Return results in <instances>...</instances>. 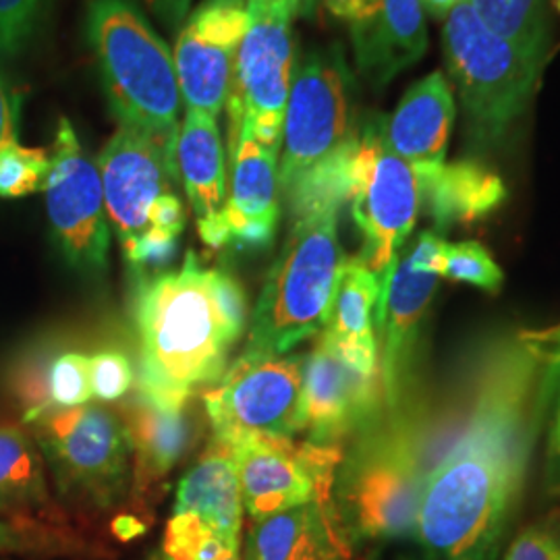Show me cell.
Masks as SVG:
<instances>
[{"mask_svg": "<svg viewBox=\"0 0 560 560\" xmlns=\"http://www.w3.org/2000/svg\"><path fill=\"white\" fill-rule=\"evenodd\" d=\"M96 166L108 224L120 249L145 237H164L152 233V214L159 201L173 194V180L179 179L177 161L148 136L119 127L102 148Z\"/></svg>", "mask_w": 560, "mask_h": 560, "instance_id": "15", "label": "cell"}, {"mask_svg": "<svg viewBox=\"0 0 560 560\" xmlns=\"http://www.w3.org/2000/svg\"><path fill=\"white\" fill-rule=\"evenodd\" d=\"M208 287L221 320L224 339L233 347L240 342L247 324V298L237 280L222 270H208Z\"/></svg>", "mask_w": 560, "mask_h": 560, "instance_id": "34", "label": "cell"}, {"mask_svg": "<svg viewBox=\"0 0 560 560\" xmlns=\"http://www.w3.org/2000/svg\"><path fill=\"white\" fill-rule=\"evenodd\" d=\"M358 129L355 78L342 48L332 44L312 50L295 67L289 92L280 145V191L335 154Z\"/></svg>", "mask_w": 560, "mask_h": 560, "instance_id": "10", "label": "cell"}, {"mask_svg": "<svg viewBox=\"0 0 560 560\" xmlns=\"http://www.w3.org/2000/svg\"><path fill=\"white\" fill-rule=\"evenodd\" d=\"M27 425L65 506L96 517L129 499L133 448L119 413L88 402Z\"/></svg>", "mask_w": 560, "mask_h": 560, "instance_id": "7", "label": "cell"}, {"mask_svg": "<svg viewBox=\"0 0 560 560\" xmlns=\"http://www.w3.org/2000/svg\"><path fill=\"white\" fill-rule=\"evenodd\" d=\"M320 2H324V7L328 9L330 15H335L337 20L347 21V23L358 20L361 11L368 4V0H320Z\"/></svg>", "mask_w": 560, "mask_h": 560, "instance_id": "40", "label": "cell"}, {"mask_svg": "<svg viewBox=\"0 0 560 560\" xmlns=\"http://www.w3.org/2000/svg\"><path fill=\"white\" fill-rule=\"evenodd\" d=\"M241 499L249 520H266L316 499H328L339 446L252 436L233 442Z\"/></svg>", "mask_w": 560, "mask_h": 560, "instance_id": "14", "label": "cell"}, {"mask_svg": "<svg viewBox=\"0 0 560 560\" xmlns=\"http://www.w3.org/2000/svg\"><path fill=\"white\" fill-rule=\"evenodd\" d=\"M337 221L335 212L293 221L264 282L243 355H287L326 328L347 260Z\"/></svg>", "mask_w": 560, "mask_h": 560, "instance_id": "5", "label": "cell"}, {"mask_svg": "<svg viewBox=\"0 0 560 560\" xmlns=\"http://www.w3.org/2000/svg\"><path fill=\"white\" fill-rule=\"evenodd\" d=\"M421 467L413 420H388L355 439L340 455L328 511L349 550L416 538Z\"/></svg>", "mask_w": 560, "mask_h": 560, "instance_id": "3", "label": "cell"}, {"mask_svg": "<svg viewBox=\"0 0 560 560\" xmlns=\"http://www.w3.org/2000/svg\"><path fill=\"white\" fill-rule=\"evenodd\" d=\"M229 159V194L222 212L226 245L235 252L268 249L280 221L279 152L241 133Z\"/></svg>", "mask_w": 560, "mask_h": 560, "instance_id": "18", "label": "cell"}, {"mask_svg": "<svg viewBox=\"0 0 560 560\" xmlns=\"http://www.w3.org/2000/svg\"><path fill=\"white\" fill-rule=\"evenodd\" d=\"M349 203L363 240L360 258L382 280L413 233L421 212L418 173L388 145L386 117L382 115L360 122Z\"/></svg>", "mask_w": 560, "mask_h": 560, "instance_id": "9", "label": "cell"}, {"mask_svg": "<svg viewBox=\"0 0 560 560\" xmlns=\"http://www.w3.org/2000/svg\"><path fill=\"white\" fill-rule=\"evenodd\" d=\"M455 115L453 85L442 71H434L413 83L386 119L388 145L416 171L439 166L446 162Z\"/></svg>", "mask_w": 560, "mask_h": 560, "instance_id": "22", "label": "cell"}, {"mask_svg": "<svg viewBox=\"0 0 560 560\" xmlns=\"http://www.w3.org/2000/svg\"><path fill=\"white\" fill-rule=\"evenodd\" d=\"M349 27L358 71L376 90L416 65L428 48L421 0H368Z\"/></svg>", "mask_w": 560, "mask_h": 560, "instance_id": "19", "label": "cell"}, {"mask_svg": "<svg viewBox=\"0 0 560 560\" xmlns=\"http://www.w3.org/2000/svg\"><path fill=\"white\" fill-rule=\"evenodd\" d=\"M303 355H241L221 381L203 393L214 439L233 442L303 432Z\"/></svg>", "mask_w": 560, "mask_h": 560, "instance_id": "12", "label": "cell"}, {"mask_svg": "<svg viewBox=\"0 0 560 560\" xmlns=\"http://www.w3.org/2000/svg\"><path fill=\"white\" fill-rule=\"evenodd\" d=\"M501 560H560V521L541 520L525 525L504 546Z\"/></svg>", "mask_w": 560, "mask_h": 560, "instance_id": "36", "label": "cell"}, {"mask_svg": "<svg viewBox=\"0 0 560 560\" xmlns=\"http://www.w3.org/2000/svg\"><path fill=\"white\" fill-rule=\"evenodd\" d=\"M136 324L141 342L136 393L164 405H189L198 388L221 381L231 345L212 303L208 270L194 252L179 270L140 280Z\"/></svg>", "mask_w": 560, "mask_h": 560, "instance_id": "2", "label": "cell"}, {"mask_svg": "<svg viewBox=\"0 0 560 560\" xmlns=\"http://www.w3.org/2000/svg\"><path fill=\"white\" fill-rule=\"evenodd\" d=\"M442 52L474 150L499 148L527 113L544 67L492 32L469 2L444 18Z\"/></svg>", "mask_w": 560, "mask_h": 560, "instance_id": "6", "label": "cell"}, {"mask_svg": "<svg viewBox=\"0 0 560 560\" xmlns=\"http://www.w3.org/2000/svg\"><path fill=\"white\" fill-rule=\"evenodd\" d=\"M548 365L523 337L483 363L457 441L423 480L416 540L432 560H501L520 517Z\"/></svg>", "mask_w": 560, "mask_h": 560, "instance_id": "1", "label": "cell"}, {"mask_svg": "<svg viewBox=\"0 0 560 560\" xmlns=\"http://www.w3.org/2000/svg\"><path fill=\"white\" fill-rule=\"evenodd\" d=\"M291 11L249 15L226 94L229 150L241 133L280 152L291 83L295 75V36Z\"/></svg>", "mask_w": 560, "mask_h": 560, "instance_id": "11", "label": "cell"}, {"mask_svg": "<svg viewBox=\"0 0 560 560\" xmlns=\"http://www.w3.org/2000/svg\"><path fill=\"white\" fill-rule=\"evenodd\" d=\"M441 279L463 282L497 295L504 284V272L480 241H459L446 243L444 247Z\"/></svg>", "mask_w": 560, "mask_h": 560, "instance_id": "31", "label": "cell"}, {"mask_svg": "<svg viewBox=\"0 0 560 560\" xmlns=\"http://www.w3.org/2000/svg\"><path fill=\"white\" fill-rule=\"evenodd\" d=\"M13 388L25 425L52 411L83 407L94 397L90 355L80 351L34 353L18 368Z\"/></svg>", "mask_w": 560, "mask_h": 560, "instance_id": "28", "label": "cell"}, {"mask_svg": "<svg viewBox=\"0 0 560 560\" xmlns=\"http://www.w3.org/2000/svg\"><path fill=\"white\" fill-rule=\"evenodd\" d=\"M548 0H469L480 20L520 52L544 67L548 52Z\"/></svg>", "mask_w": 560, "mask_h": 560, "instance_id": "29", "label": "cell"}, {"mask_svg": "<svg viewBox=\"0 0 560 560\" xmlns=\"http://www.w3.org/2000/svg\"><path fill=\"white\" fill-rule=\"evenodd\" d=\"M243 499L231 444L214 439L198 463L180 478L173 515H191L212 534L241 550Z\"/></svg>", "mask_w": 560, "mask_h": 560, "instance_id": "24", "label": "cell"}, {"mask_svg": "<svg viewBox=\"0 0 560 560\" xmlns=\"http://www.w3.org/2000/svg\"><path fill=\"white\" fill-rule=\"evenodd\" d=\"M550 490L560 497V416L550 436Z\"/></svg>", "mask_w": 560, "mask_h": 560, "instance_id": "42", "label": "cell"}, {"mask_svg": "<svg viewBox=\"0 0 560 560\" xmlns=\"http://www.w3.org/2000/svg\"><path fill=\"white\" fill-rule=\"evenodd\" d=\"M416 173L420 179L421 210L441 235L453 226L483 221L509 196L501 175L474 159L442 162Z\"/></svg>", "mask_w": 560, "mask_h": 560, "instance_id": "23", "label": "cell"}, {"mask_svg": "<svg viewBox=\"0 0 560 560\" xmlns=\"http://www.w3.org/2000/svg\"><path fill=\"white\" fill-rule=\"evenodd\" d=\"M21 102L20 92L0 71V148L20 141Z\"/></svg>", "mask_w": 560, "mask_h": 560, "instance_id": "37", "label": "cell"}, {"mask_svg": "<svg viewBox=\"0 0 560 560\" xmlns=\"http://www.w3.org/2000/svg\"><path fill=\"white\" fill-rule=\"evenodd\" d=\"M527 339L532 340V342L538 347V351H540L541 355H544L546 365H548V378H550V384L560 382V326L559 328H555V330H548V332L529 335ZM559 416L560 397L559 413H557V418H559Z\"/></svg>", "mask_w": 560, "mask_h": 560, "instance_id": "38", "label": "cell"}, {"mask_svg": "<svg viewBox=\"0 0 560 560\" xmlns=\"http://www.w3.org/2000/svg\"><path fill=\"white\" fill-rule=\"evenodd\" d=\"M145 2L171 27L180 25L187 20L189 7H191V0H145Z\"/></svg>", "mask_w": 560, "mask_h": 560, "instance_id": "39", "label": "cell"}, {"mask_svg": "<svg viewBox=\"0 0 560 560\" xmlns=\"http://www.w3.org/2000/svg\"><path fill=\"white\" fill-rule=\"evenodd\" d=\"M133 448L131 497L138 506L154 494L198 439L189 405H164L140 393L120 409Z\"/></svg>", "mask_w": 560, "mask_h": 560, "instance_id": "20", "label": "cell"}, {"mask_svg": "<svg viewBox=\"0 0 560 560\" xmlns=\"http://www.w3.org/2000/svg\"><path fill=\"white\" fill-rule=\"evenodd\" d=\"M463 2H469V0H421L423 9L430 11L434 18H446L455 7H459Z\"/></svg>", "mask_w": 560, "mask_h": 560, "instance_id": "44", "label": "cell"}, {"mask_svg": "<svg viewBox=\"0 0 560 560\" xmlns=\"http://www.w3.org/2000/svg\"><path fill=\"white\" fill-rule=\"evenodd\" d=\"M217 560H243L241 559V552H226V555H222L221 559Z\"/></svg>", "mask_w": 560, "mask_h": 560, "instance_id": "46", "label": "cell"}, {"mask_svg": "<svg viewBox=\"0 0 560 560\" xmlns=\"http://www.w3.org/2000/svg\"><path fill=\"white\" fill-rule=\"evenodd\" d=\"M0 517L65 525L52 499L40 448L20 425H0Z\"/></svg>", "mask_w": 560, "mask_h": 560, "instance_id": "27", "label": "cell"}, {"mask_svg": "<svg viewBox=\"0 0 560 560\" xmlns=\"http://www.w3.org/2000/svg\"><path fill=\"white\" fill-rule=\"evenodd\" d=\"M381 279L358 258H347L340 270L332 310L322 330L340 355L363 374L381 376V349L374 318L381 303Z\"/></svg>", "mask_w": 560, "mask_h": 560, "instance_id": "26", "label": "cell"}, {"mask_svg": "<svg viewBox=\"0 0 560 560\" xmlns=\"http://www.w3.org/2000/svg\"><path fill=\"white\" fill-rule=\"evenodd\" d=\"M446 241L439 231H423L411 247L400 249L386 277L376 320L381 326V382L388 420L413 418L421 332L441 280Z\"/></svg>", "mask_w": 560, "mask_h": 560, "instance_id": "8", "label": "cell"}, {"mask_svg": "<svg viewBox=\"0 0 560 560\" xmlns=\"http://www.w3.org/2000/svg\"><path fill=\"white\" fill-rule=\"evenodd\" d=\"M46 214L62 258L83 275H101L108 264L110 224L101 173L83 152L71 120L55 131L50 171L44 185Z\"/></svg>", "mask_w": 560, "mask_h": 560, "instance_id": "13", "label": "cell"}, {"mask_svg": "<svg viewBox=\"0 0 560 560\" xmlns=\"http://www.w3.org/2000/svg\"><path fill=\"white\" fill-rule=\"evenodd\" d=\"M143 529L145 525L136 515H119L113 521V532L115 536H119L120 540H133L143 534Z\"/></svg>", "mask_w": 560, "mask_h": 560, "instance_id": "43", "label": "cell"}, {"mask_svg": "<svg viewBox=\"0 0 560 560\" xmlns=\"http://www.w3.org/2000/svg\"><path fill=\"white\" fill-rule=\"evenodd\" d=\"M177 177L194 208L201 241L212 247H226L222 212L229 194L219 119L185 110L177 136Z\"/></svg>", "mask_w": 560, "mask_h": 560, "instance_id": "21", "label": "cell"}, {"mask_svg": "<svg viewBox=\"0 0 560 560\" xmlns=\"http://www.w3.org/2000/svg\"><path fill=\"white\" fill-rule=\"evenodd\" d=\"M247 27L245 0H203L187 15L173 57L185 110L219 119Z\"/></svg>", "mask_w": 560, "mask_h": 560, "instance_id": "17", "label": "cell"}, {"mask_svg": "<svg viewBox=\"0 0 560 560\" xmlns=\"http://www.w3.org/2000/svg\"><path fill=\"white\" fill-rule=\"evenodd\" d=\"M85 30L119 127L148 136L177 161L183 101L168 46L133 0H90Z\"/></svg>", "mask_w": 560, "mask_h": 560, "instance_id": "4", "label": "cell"}, {"mask_svg": "<svg viewBox=\"0 0 560 560\" xmlns=\"http://www.w3.org/2000/svg\"><path fill=\"white\" fill-rule=\"evenodd\" d=\"M145 560H171L168 559V557H166V555H164V552H154V555H150V557H148V559Z\"/></svg>", "mask_w": 560, "mask_h": 560, "instance_id": "47", "label": "cell"}, {"mask_svg": "<svg viewBox=\"0 0 560 560\" xmlns=\"http://www.w3.org/2000/svg\"><path fill=\"white\" fill-rule=\"evenodd\" d=\"M381 376L363 374L324 332L303 363V432L318 446L358 439L382 421Z\"/></svg>", "mask_w": 560, "mask_h": 560, "instance_id": "16", "label": "cell"}, {"mask_svg": "<svg viewBox=\"0 0 560 560\" xmlns=\"http://www.w3.org/2000/svg\"><path fill=\"white\" fill-rule=\"evenodd\" d=\"M320 0H301V13L305 18H312L316 13V7H318Z\"/></svg>", "mask_w": 560, "mask_h": 560, "instance_id": "45", "label": "cell"}, {"mask_svg": "<svg viewBox=\"0 0 560 560\" xmlns=\"http://www.w3.org/2000/svg\"><path fill=\"white\" fill-rule=\"evenodd\" d=\"M347 555L326 499L252 521L243 541V560H345Z\"/></svg>", "mask_w": 560, "mask_h": 560, "instance_id": "25", "label": "cell"}, {"mask_svg": "<svg viewBox=\"0 0 560 560\" xmlns=\"http://www.w3.org/2000/svg\"><path fill=\"white\" fill-rule=\"evenodd\" d=\"M48 0H0V60L15 59L38 34Z\"/></svg>", "mask_w": 560, "mask_h": 560, "instance_id": "33", "label": "cell"}, {"mask_svg": "<svg viewBox=\"0 0 560 560\" xmlns=\"http://www.w3.org/2000/svg\"><path fill=\"white\" fill-rule=\"evenodd\" d=\"M247 13L258 15L268 11H291L295 15L301 13V0H245Z\"/></svg>", "mask_w": 560, "mask_h": 560, "instance_id": "41", "label": "cell"}, {"mask_svg": "<svg viewBox=\"0 0 560 560\" xmlns=\"http://www.w3.org/2000/svg\"><path fill=\"white\" fill-rule=\"evenodd\" d=\"M50 171V154L42 148H25L11 141L0 148V198L15 200L44 191Z\"/></svg>", "mask_w": 560, "mask_h": 560, "instance_id": "32", "label": "cell"}, {"mask_svg": "<svg viewBox=\"0 0 560 560\" xmlns=\"http://www.w3.org/2000/svg\"><path fill=\"white\" fill-rule=\"evenodd\" d=\"M0 555L96 557L101 550L65 525L0 520Z\"/></svg>", "mask_w": 560, "mask_h": 560, "instance_id": "30", "label": "cell"}, {"mask_svg": "<svg viewBox=\"0 0 560 560\" xmlns=\"http://www.w3.org/2000/svg\"><path fill=\"white\" fill-rule=\"evenodd\" d=\"M92 393L96 399L113 402L131 390L136 372L129 358L117 349H104L90 358Z\"/></svg>", "mask_w": 560, "mask_h": 560, "instance_id": "35", "label": "cell"}]
</instances>
